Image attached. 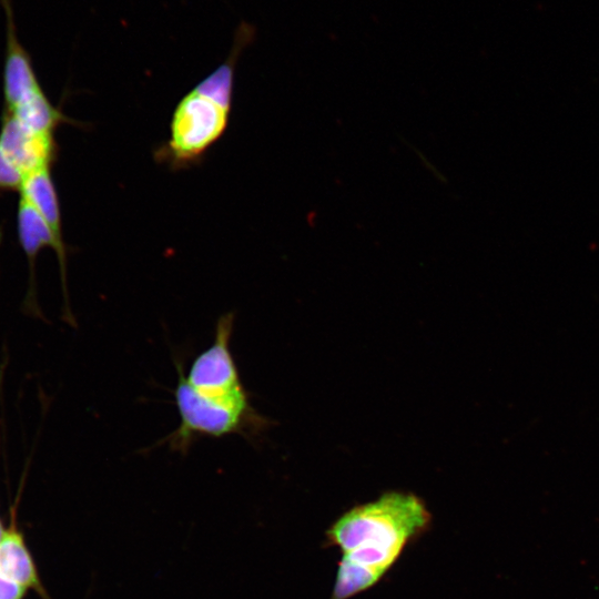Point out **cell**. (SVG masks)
<instances>
[{
  "label": "cell",
  "instance_id": "cell-1",
  "mask_svg": "<svg viewBox=\"0 0 599 599\" xmlns=\"http://www.w3.org/2000/svg\"><path fill=\"white\" fill-rule=\"evenodd\" d=\"M430 521L425 502L402 491L344 512L326 531L327 545L341 551L332 599H348L376 585Z\"/></svg>",
  "mask_w": 599,
  "mask_h": 599
},
{
  "label": "cell",
  "instance_id": "cell-2",
  "mask_svg": "<svg viewBox=\"0 0 599 599\" xmlns=\"http://www.w3.org/2000/svg\"><path fill=\"white\" fill-rule=\"evenodd\" d=\"M175 365L177 383L174 400L180 423L160 441L166 444L170 450L186 455L202 437L219 438L235 434L255 440L270 426V420L252 405L247 392L233 396L200 393L186 382L183 363L177 361Z\"/></svg>",
  "mask_w": 599,
  "mask_h": 599
},
{
  "label": "cell",
  "instance_id": "cell-3",
  "mask_svg": "<svg viewBox=\"0 0 599 599\" xmlns=\"http://www.w3.org/2000/svg\"><path fill=\"white\" fill-rule=\"evenodd\" d=\"M230 110L193 89L177 103L170 138L158 150L156 156L180 169L199 162L224 134Z\"/></svg>",
  "mask_w": 599,
  "mask_h": 599
},
{
  "label": "cell",
  "instance_id": "cell-4",
  "mask_svg": "<svg viewBox=\"0 0 599 599\" xmlns=\"http://www.w3.org/2000/svg\"><path fill=\"white\" fill-rule=\"evenodd\" d=\"M235 314L221 315L216 322L211 345L192 362L186 382L205 394L234 395L246 392L231 351Z\"/></svg>",
  "mask_w": 599,
  "mask_h": 599
},
{
  "label": "cell",
  "instance_id": "cell-5",
  "mask_svg": "<svg viewBox=\"0 0 599 599\" xmlns=\"http://www.w3.org/2000/svg\"><path fill=\"white\" fill-rule=\"evenodd\" d=\"M17 233L20 246L28 260L30 272V286L24 301L26 307L33 315L40 313L35 296V261L42 248L51 247L55 252L60 265L64 296L63 314L68 323L74 324L67 291V248L58 243L43 217L22 197H19L17 207Z\"/></svg>",
  "mask_w": 599,
  "mask_h": 599
},
{
  "label": "cell",
  "instance_id": "cell-6",
  "mask_svg": "<svg viewBox=\"0 0 599 599\" xmlns=\"http://www.w3.org/2000/svg\"><path fill=\"white\" fill-rule=\"evenodd\" d=\"M0 144L12 166L23 176L51 169L58 155L54 133L31 130L8 112H2Z\"/></svg>",
  "mask_w": 599,
  "mask_h": 599
},
{
  "label": "cell",
  "instance_id": "cell-7",
  "mask_svg": "<svg viewBox=\"0 0 599 599\" xmlns=\"http://www.w3.org/2000/svg\"><path fill=\"white\" fill-rule=\"evenodd\" d=\"M20 197L31 204L49 225L58 243L65 247L58 192L51 169H44L22 177Z\"/></svg>",
  "mask_w": 599,
  "mask_h": 599
},
{
  "label": "cell",
  "instance_id": "cell-8",
  "mask_svg": "<svg viewBox=\"0 0 599 599\" xmlns=\"http://www.w3.org/2000/svg\"><path fill=\"white\" fill-rule=\"evenodd\" d=\"M0 573L27 587H39L33 561L21 535L4 530L0 541Z\"/></svg>",
  "mask_w": 599,
  "mask_h": 599
},
{
  "label": "cell",
  "instance_id": "cell-9",
  "mask_svg": "<svg viewBox=\"0 0 599 599\" xmlns=\"http://www.w3.org/2000/svg\"><path fill=\"white\" fill-rule=\"evenodd\" d=\"M13 115L27 128L42 133H54L60 124L72 123L59 108L54 106L42 90L23 100L11 110H3Z\"/></svg>",
  "mask_w": 599,
  "mask_h": 599
},
{
  "label": "cell",
  "instance_id": "cell-10",
  "mask_svg": "<svg viewBox=\"0 0 599 599\" xmlns=\"http://www.w3.org/2000/svg\"><path fill=\"white\" fill-rule=\"evenodd\" d=\"M22 182V175L12 166L0 144V195L6 192H18Z\"/></svg>",
  "mask_w": 599,
  "mask_h": 599
},
{
  "label": "cell",
  "instance_id": "cell-11",
  "mask_svg": "<svg viewBox=\"0 0 599 599\" xmlns=\"http://www.w3.org/2000/svg\"><path fill=\"white\" fill-rule=\"evenodd\" d=\"M26 587L0 573V599H21Z\"/></svg>",
  "mask_w": 599,
  "mask_h": 599
},
{
  "label": "cell",
  "instance_id": "cell-12",
  "mask_svg": "<svg viewBox=\"0 0 599 599\" xmlns=\"http://www.w3.org/2000/svg\"><path fill=\"white\" fill-rule=\"evenodd\" d=\"M3 532H4V530L2 529V526H1V522H0V541H1V538L3 536Z\"/></svg>",
  "mask_w": 599,
  "mask_h": 599
}]
</instances>
